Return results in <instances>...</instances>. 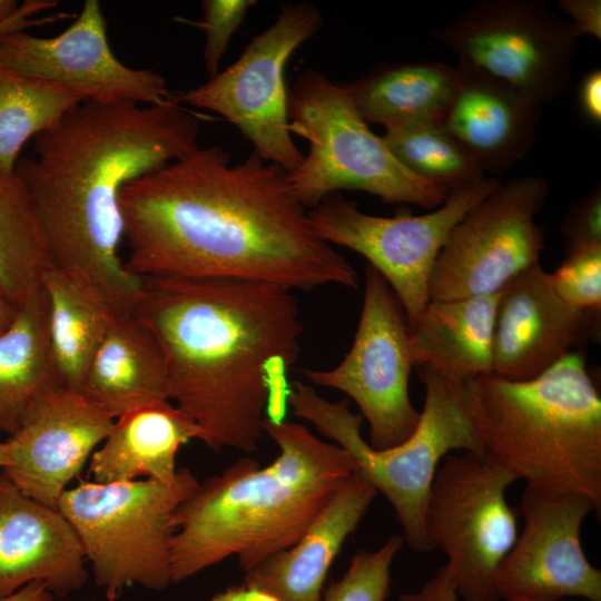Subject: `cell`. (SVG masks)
<instances>
[{
    "mask_svg": "<svg viewBox=\"0 0 601 601\" xmlns=\"http://www.w3.org/2000/svg\"><path fill=\"white\" fill-rule=\"evenodd\" d=\"M287 174L219 146L188 155L120 191L125 268L139 277L227 278L311 290L357 287V273L322 239Z\"/></svg>",
    "mask_w": 601,
    "mask_h": 601,
    "instance_id": "1",
    "label": "cell"
},
{
    "mask_svg": "<svg viewBox=\"0 0 601 601\" xmlns=\"http://www.w3.org/2000/svg\"><path fill=\"white\" fill-rule=\"evenodd\" d=\"M131 312L156 337L169 400L208 449L257 450L284 421L303 323L293 290L227 278L141 277Z\"/></svg>",
    "mask_w": 601,
    "mask_h": 601,
    "instance_id": "2",
    "label": "cell"
},
{
    "mask_svg": "<svg viewBox=\"0 0 601 601\" xmlns=\"http://www.w3.org/2000/svg\"><path fill=\"white\" fill-rule=\"evenodd\" d=\"M200 125L178 93L160 104L87 99L35 138L16 174L33 200L52 262L87 272L119 312H130L141 277L118 253L120 191L197 149Z\"/></svg>",
    "mask_w": 601,
    "mask_h": 601,
    "instance_id": "3",
    "label": "cell"
},
{
    "mask_svg": "<svg viewBox=\"0 0 601 601\" xmlns=\"http://www.w3.org/2000/svg\"><path fill=\"white\" fill-rule=\"evenodd\" d=\"M279 453L266 466L240 457L199 482L174 515L171 583L227 558L245 572L294 545L355 472L348 453L305 425L265 418Z\"/></svg>",
    "mask_w": 601,
    "mask_h": 601,
    "instance_id": "4",
    "label": "cell"
},
{
    "mask_svg": "<svg viewBox=\"0 0 601 601\" xmlns=\"http://www.w3.org/2000/svg\"><path fill=\"white\" fill-rule=\"evenodd\" d=\"M486 455L526 485L589 497L601 513V398L585 359L570 352L536 377L467 383Z\"/></svg>",
    "mask_w": 601,
    "mask_h": 601,
    "instance_id": "5",
    "label": "cell"
},
{
    "mask_svg": "<svg viewBox=\"0 0 601 601\" xmlns=\"http://www.w3.org/2000/svg\"><path fill=\"white\" fill-rule=\"evenodd\" d=\"M417 370L425 386L424 406L413 434L394 447L376 450L363 439V417L349 410L348 398L331 402L312 385L294 381L287 404L348 453L355 472L394 509L404 543L425 553L433 546L424 528V510L439 463L454 450L485 452L472 420L467 383L453 384L427 365Z\"/></svg>",
    "mask_w": 601,
    "mask_h": 601,
    "instance_id": "6",
    "label": "cell"
},
{
    "mask_svg": "<svg viewBox=\"0 0 601 601\" xmlns=\"http://www.w3.org/2000/svg\"><path fill=\"white\" fill-rule=\"evenodd\" d=\"M287 114L290 134L309 146L302 164L286 175L305 208L342 189L426 209L446 200L450 193L415 176L395 158L358 114L343 83L312 68L303 70L288 92Z\"/></svg>",
    "mask_w": 601,
    "mask_h": 601,
    "instance_id": "7",
    "label": "cell"
},
{
    "mask_svg": "<svg viewBox=\"0 0 601 601\" xmlns=\"http://www.w3.org/2000/svg\"><path fill=\"white\" fill-rule=\"evenodd\" d=\"M199 481L178 469L174 481H80L57 509L76 530L96 584L109 601L127 587L164 590L171 584L174 515Z\"/></svg>",
    "mask_w": 601,
    "mask_h": 601,
    "instance_id": "8",
    "label": "cell"
},
{
    "mask_svg": "<svg viewBox=\"0 0 601 601\" xmlns=\"http://www.w3.org/2000/svg\"><path fill=\"white\" fill-rule=\"evenodd\" d=\"M457 66L481 72L535 104L568 87L580 38L542 0H477L433 31Z\"/></svg>",
    "mask_w": 601,
    "mask_h": 601,
    "instance_id": "9",
    "label": "cell"
},
{
    "mask_svg": "<svg viewBox=\"0 0 601 601\" xmlns=\"http://www.w3.org/2000/svg\"><path fill=\"white\" fill-rule=\"evenodd\" d=\"M518 477L486 454H447L431 486L424 528L464 601H501L497 570L518 538L519 512L506 501Z\"/></svg>",
    "mask_w": 601,
    "mask_h": 601,
    "instance_id": "10",
    "label": "cell"
},
{
    "mask_svg": "<svg viewBox=\"0 0 601 601\" xmlns=\"http://www.w3.org/2000/svg\"><path fill=\"white\" fill-rule=\"evenodd\" d=\"M322 26L323 17L312 3L285 4L234 63L178 93L179 101L219 114L250 141L256 155L290 174L304 155L289 130L285 69L295 50Z\"/></svg>",
    "mask_w": 601,
    "mask_h": 601,
    "instance_id": "11",
    "label": "cell"
},
{
    "mask_svg": "<svg viewBox=\"0 0 601 601\" xmlns=\"http://www.w3.org/2000/svg\"><path fill=\"white\" fill-rule=\"evenodd\" d=\"M501 184L496 178H484L473 187L450 193L440 207L418 216L370 215L336 194L308 209V215L322 239L361 254L384 277L411 332L430 302V276L450 231Z\"/></svg>",
    "mask_w": 601,
    "mask_h": 601,
    "instance_id": "12",
    "label": "cell"
},
{
    "mask_svg": "<svg viewBox=\"0 0 601 601\" xmlns=\"http://www.w3.org/2000/svg\"><path fill=\"white\" fill-rule=\"evenodd\" d=\"M549 194L546 180L526 176L501 184L452 228L434 263L430 300L499 293L539 264L543 230L534 217Z\"/></svg>",
    "mask_w": 601,
    "mask_h": 601,
    "instance_id": "13",
    "label": "cell"
},
{
    "mask_svg": "<svg viewBox=\"0 0 601 601\" xmlns=\"http://www.w3.org/2000/svg\"><path fill=\"white\" fill-rule=\"evenodd\" d=\"M404 311L384 277L366 267L363 306L353 344L331 370H303L313 384L353 400L370 428L368 444L394 447L415 431L420 412L411 402L413 363Z\"/></svg>",
    "mask_w": 601,
    "mask_h": 601,
    "instance_id": "14",
    "label": "cell"
},
{
    "mask_svg": "<svg viewBox=\"0 0 601 601\" xmlns=\"http://www.w3.org/2000/svg\"><path fill=\"white\" fill-rule=\"evenodd\" d=\"M593 511L584 495L525 485L523 530L496 573L500 599L601 601V570L589 562L581 543L583 521Z\"/></svg>",
    "mask_w": 601,
    "mask_h": 601,
    "instance_id": "15",
    "label": "cell"
},
{
    "mask_svg": "<svg viewBox=\"0 0 601 601\" xmlns=\"http://www.w3.org/2000/svg\"><path fill=\"white\" fill-rule=\"evenodd\" d=\"M0 62L26 77L83 89L96 100L155 105L171 95L160 73L117 58L98 0H86L76 20L56 37L0 32Z\"/></svg>",
    "mask_w": 601,
    "mask_h": 601,
    "instance_id": "16",
    "label": "cell"
},
{
    "mask_svg": "<svg viewBox=\"0 0 601 601\" xmlns=\"http://www.w3.org/2000/svg\"><path fill=\"white\" fill-rule=\"evenodd\" d=\"M114 421L82 393L55 387L36 401L6 441L9 457L2 471L26 495L57 508Z\"/></svg>",
    "mask_w": 601,
    "mask_h": 601,
    "instance_id": "17",
    "label": "cell"
},
{
    "mask_svg": "<svg viewBox=\"0 0 601 601\" xmlns=\"http://www.w3.org/2000/svg\"><path fill=\"white\" fill-rule=\"evenodd\" d=\"M600 313L575 308L554 292L540 263L521 272L499 293L492 374L529 381L571 348L597 335Z\"/></svg>",
    "mask_w": 601,
    "mask_h": 601,
    "instance_id": "18",
    "label": "cell"
},
{
    "mask_svg": "<svg viewBox=\"0 0 601 601\" xmlns=\"http://www.w3.org/2000/svg\"><path fill=\"white\" fill-rule=\"evenodd\" d=\"M86 563L81 541L62 513L26 495L0 471V599L32 581L65 597L86 583Z\"/></svg>",
    "mask_w": 601,
    "mask_h": 601,
    "instance_id": "19",
    "label": "cell"
},
{
    "mask_svg": "<svg viewBox=\"0 0 601 601\" xmlns=\"http://www.w3.org/2000/svg\"><path fill=\"white\" fill-rule=\"evenodd\" d=\"M456 68L460 82L443 126L484 174L501 175L529 152L542 106L481 72Z\"/></svg>",
    "mask_w": 601,
    "mask_h": 601,
    "instance_id": "20",
    "label": "cell"
},
{
    "mask_svg": "<svg viewBox=\"0 0 601 601\" xmlns=\"http://www.w3.org/2000/svg\"><path fill=\"white\" fill-rule=\"evenodd\" d=\"M376 494L354 472L335 490L299 540L245 571L244 583L279 601H322L332 563Z\"/></svg>",
    "mask_w": 601,
    "mask_h": 601,
    "instance_id": "21",
    "label": "cell"
},
{
    "mask_svg": "<svg viewBox=\"0 0 601 601\" xmlns=\"http://www.w3.org/2000/svg\"><path fill=\"white\" fill-rule=\"evenodd\" d=\"M190 440H200V431L177 405L160 401L138 406L115 418L90 456L89 475L99 483L140 477L171 482L178 451Z\"/></svg>",
    "mask_w": 601,
    "mask_h": 601,
    "instance_id": "22",
    "label": "cell"
},
{
    "mask_svg": "<svg viewBox=\"0 0 601 601\" xmlns=\"http://www.w3.org/2000/svg\"><path fill=\"white\" fill-rule=\"evenodd\" d=\"M499 293L430 300L410 332L413 366L427 365L457 385L492 374Z\"/></svg>",
    "mask_w": 601,
    "mask_h": 601,
    "instance_id": "23",
    "label": "cell"
},
{
    "mask_svg": "<svg viewBox=\"0 0 601 601\" xmlns=\"http://www.w3.org/2000/svg\"><path fill=\"white\" fill-rule=\"evenodd\" d=\"M80 393L114 418L138 406L170 401L161 348L131 311L119 313L110 326Z\"/></svg>",
    "mask_w": 601,
    "mask_h": 601,
    "instance_id": "24",
    "label": "cell"
},
{
    "mask_svg": "<svg viewBox=\"0 0 601 601\" xmlns=\"http://www.w3.org/2000/svg\"><path fill=\"white\" fill-rule=\"evenodd\" d=\"M48 298L50 351L61 385L76 392L119 312L101 286L78 267L52 266L41 278Z\"/></svg>",
    "mask_w": 601,
    "mask_h": 601,
    "instance_id": "25",
    "label": "cell"
},
{
    "mask_svg": "<svg viewBox=\"0 0 601 601\" xmlns=\"http://www.w3.org/2000/svg\"><path fill=\"white\" fill-rule=\"evenodd\" d=\"M460 82L456 67L423 60L381 63L343 83L368 124L418 121L443 124Z\"/></svg>",
    "mask_w": 601,
    "mask_h": 601,
    "instance_id": "26",
    "label": "cell"
},
{
    "mask_svg": "<svg viewBox=\"0 0 601 601\" xmlns=\"http://www.w3.org/2000/svg\"><path fill=\"white\" fill-rule=\"evenodd\" d=\"M62 386L48 331V298L41 288L18 306L12 325L0 335V431L10 436L46 392Z\"/></svg>",
    "mask_w": 601,
    "mask_h": 601,
    "instance_id": "27",
    "label": "cell"
},
{
    "mask_svg": "<svg viewBox=\"0 0 601 601\" xmlns=\"http://www.w3.org/2000/svg\"><path fill=\"white\" fill-rule=\"evenodd\" d=\"M52 266L30 193L17 174L0 177V293L18 307Z\"/></svg>",
    "mask_w": 601,
    "mask_h": 601,
    "instance_id": "28",
    "label": "cell"
},
{
    "mask_svg": "<svg viewBox=\"0 0 601 601\" xmlns=\"http://www.w3.org/2000/svg\"><path fill=\"white\" fill-rule=\"evenodd\" d=\"M91 99L88 91L17 73L0 62V177L16 175L24 144L67 111Z\"/></svg>",
    "mask_w": 601,
    "mask_h": 601,
    "instance_id": "29",
    "label": "cell"
},
{
    "mask_svg": "<svg viewBox=\"0 0 601 601\" xmlns=\"http://www.w3.org/2000/svg\"><path fill=\"white\" fill-rule=\"evenodd\" d=\"M382 136L395 158L415 176L447 193L485 178L471 155L440 122L405 121L383 126Z\"/></svg>",
    "mask_w": 601,
    "mask_h": 601,
    "instance_id": "30",
    "label": "cell"
},
{
    "mask_svg": "<svg viewBox=\"0 0 601 601\" xmlns=\"http://www.w3.org/2000/svg\"><path fill=\"white\" fill-rule=\"evenodd\" d=\"M404 544L403 536L394 534L376 550H358L345 573L328 584L322 601H385L392 565Z\"/></svg>",
    "mask_w": 601,
    "mask_h": 601,
    "instance_id": "31",
    "label": "cell"
},
{
    "mask_svg": "<svg viewBox=\"0 0 601 601\" xmlns=\"http://www.w3.org/2000/svg\"><path fill=\"white\" fill-rule=\"evenodd\" d=\"M556 295L566 304L583 311H601V244L565 254L554 273L549 274Z\"/></svg>",
    "mask_w": 601,
    "mask_h": 601,
    "instance_id": "32",
    "label": "cell"
},
{
    "mask_svg": "<svg viewBox=\"0 0 601 601\" xmlns=\"http://www.w3.org/2000/svg\"><path fill=\"white\" fill-rule=\"evenodd\" d=\"M255 0H204L203 16L196 22L205 35L204 65L214 77L219 71L220 61L227 51L233 35L237 31Z\"/></svg>",
    "mask_w": 601,
    "mask_h": 601,
    "instance_id": "33",
    "label": "cell"
},
{
    "mask_svg": "<svg viewBox=\"0 0 601 601\" xmlns=\"http://www.w3.org/2000/svg\"><path fill=\"white\" fill-rule=\"evenodd\" d=\"M565 254L601 244V188L595 185L568 210L562 226Z\"/></svg>",
    "mask_w": 601,
    "mask_h": 601,
    "instance_id": "34",
    "label": "cell"
},
{
    "mask_svg": "<svg viewBox=\"0 0 601 601\" xmlns=\"http://www.w3.org/2000/svg\"><path fill=\"white\" fill-rule=\"evenodd\" d=\"M556 9L569 17L579 37L588 35L601 39L600 0H559Z\"/></svg>",
    "mask_w": 601,
    "mask_h": 601,
    "instance_id": "35",
    "label": "cell"
},
{
    "mask_svg": "<svg viewBox=\"0 0 601 601\" xmlns=\"http://www.w3.org/2000/svg\"><path fill=\"white\" fill-rule=\"evenodd\" d=\"M452 577L443 565L417 591L402 593L397 601H459Z\"/></svg>",
    "mask_w": 601,
    "mask_h": 601,
    "instance_id": "36",
    "label": "cell"
},
{
    "mask_svg": "<svg viewBox=\"0 0 601 601\" xmlns=\"http://www.w3.org/2000/svg\"><path fill=\"white\" fill-rule=\"evenodd\" d=\"M579 106L584 117L593 125L601 124V71L585 73L579 87Z\"/></svg>",
    "mask_w": 601,
    "mask_h": 601,
    "instance_id": "37",
    "label": "cell"
},
{
    "mask_svg": "<svg viewBox=\"0 0 601 601\" xmlns=\"http://www.w3.org/2000/svg\"><path fill=\"white\" fill-rule=\"evenodd\" d=\"M210 601H279L275 595L248 585H233L216 593Z\"/></svg>",
    "mask_w": 601,
    "mask_h": 601,
    "instance_id": "38",
    "label": "cell"
},
{
    "mask_svg": "<svg viewBox=\"0 0 601 601\" xmlns=\"http://www.w3.org/2000/svg\"><path fill=\"white\" fill-rule=\"evenodd\" d=\"M53 594L43 581H32L0 601H52Z\"/></svg>",
    "mask_w": 601,
    "mask_h": 601,
    "instance_id": "39",
    "label": "cell"
},
{
    "mask_svg": "<svg viewBox=\"0 0 601 601\" xmlns=\"http://www.w3.org/2000/svg\"><path fill=\"white\" fill-rule=\"evenodd\" d=\"M18 307L0 293V335L14 322Z\"/></svg>",
    "mask_w": 601,
    "mask_h": 601,
    "instance_id": "40",
    "label": "cell"
},
{
    "mask_svg": "<svg viewBox=\"0 0 601 601\" xmlns=\"http://www.w3.org/2000/svg\"><path fill=\"white\" fill-rule=\"evenodd\" d=\"M20 8L21 6L16 0H0V27L13 19Z\"/></svg>",
    "mask_w": 601,
    "mask_h": 601,
    "instance_id": "41",
    "label": "cell"
},
{
    "mask_svg": "<svg viewBox=\"0 0 601 601\" xmlns=\"http://www.w3.org/2000/svg\"><path fill=\"white\" fill-rule=\"evenodd\" d=\"M23 28H26V19L22 14L19 13L13 19H11L8 23L1 26L0 32L22 30Z\"/></svg>",
    "mask_w": 601,
    "mask_h": 601,
    "instance_id": "42",
    "label": "cell"
},
{
    "mask_svg": "<svg viewBox=\"0 0 601 601\" xmlns=\"http://www.w3.org/2000/svg\"><path fill=\"white\" fill-rule=\"evenodd\" d=\"M9 451L7 442H0V471L8 464Z\"/></svg>",
    "mask_w": 601,
    "mask_h": 601,
    "instance_id": "43",
    "label": "cell"
},
{
    "mask_svg": "<svg viewBox=\"0 0 601 601\" xmlns=\"http://www.w3.org/2000/svg\"><path fill=\"white\" fill-rule=\"evenodd\" d=\"M509 601H532V600H526V599H513V600H509Z\"/></svg>",
    "mask_w": 601,
    "mask_h": 601,
    "instance_id": "44",
    "label": "cell"
}]
</instances>
